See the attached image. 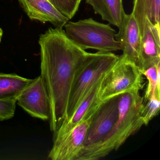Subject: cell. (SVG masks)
Instances as JSON below:
<instances>
[{"mask_svg":"<svg viewBox=\"0 0 160 160\" xmlns=\"http://www.w3.org/2000/svg\"><path fill=\"white\" fill-rule=\"evenodd\" d=\"M2 35H3V31H2V29L1 28H0V42H1Z\"/></svg>","mask_w":160,"mask_h":160,"instance_id":"20","label":"cell"},{"mask_svg":"<svg viewBox=\"0 0 160 160\" xmlns=\"http://www.w3.org/2000/svg\"><path fill=\"white\" fill-rule=\"evenodd\" d=\"M160 63H159L142 72L148 82L145 95L143 97L144 104L153 95L160 97Z\"/></svg>","mask_w":160,"mask_h":160,"instance_id":"16","label":"cell"},{"mask_svg":"<svg viewBox=\"0 0 160 160\" xmlns=\"http://www.w3.org/2000/svg\"><path fill=\"white\" fill-rule=\"evenodd\" d=\"M63 28L69 39L84 50L91 48L101 52L121 50L119 43L115 40L117 32L109 24L89 18L77 22L68 21Z\"/></svg>","mask_w":160,"mask_h":160,"instance_id":"4","label":"cell"},{"mask_svg":"<svg viewBox=\"0 0 160 160\" xmlns=\"http://www.w3.org/2000/svg\"><path fill=\"white\" fill-rule=\"evenodd\" d=\"M119 96L101 102L92 115L84 147L76 160H87L111 135L118 117Z\"/></svg>","mask_w":160,"mask_h":160,"instance_id":"6","label":"cell"},{"mask_svg":"<svg viewBox=\"0 0 160 160\" xmlns=\"http://www.w3.org/2000/svg\"><path fill=\"white\" fill-rule=\"evenodd\" d=\"M112 52L90 53L75 75L69 96L66 118L75 112L90 90L118 60Z\"/></svg>","mask_w":160,"mask_h":160,"instance_id":"3","label":"cell"},{"mask_svg":"<svg viewBox=\"0 0 160 160\" xmlns=\"http://www.w3.org/2000/svg\"><path fill=\"white\" fill-rule=\"evenodd\" d=\"M104 76L90 90L72 115L68 119L63 121L58 129L54 132V138L58 137L70 132L98 107L101 103L99 92Z\"/></svg>","mask_w":160,"mask_h":160,"instance_id":"12","label":"cell"},{"mask_svg":"<svg viewBox=\"0 0 160 160\" xmlns=\"http://www.w3.org/2000/svg\"><path fill=\"white\" fill-rule=\"evenodd\" d=\"M160 0H134L132 14L137 22L141 37L146 21L153 26L160 24Z\"/></svg>","mask_w":160,"mask_h":160,"instance_id":"13","label":"cell"},{"mask_svg":"<svg viewBox=\"0 0 160 160\" xmlns=\"http://www.w3.org/2000/svg\"><path fill=\"white\" fill-rule=\"evenodd\" d=\"M160 63V24L153 26L146 21L141 37L137 66L141 72Z\"/></svg>","mask_w":160,"mask_h":160,"instance_id":"10","label":"cell"},{"mask_svg":"<svg viewBox=\"0 0 160 160\" xmlns=\"http://www.w3.org/2000/svg\"><path fill=\"white\" fill-rule=\"evenodd\" d=\"M143 75L135 63L122 55L103 78L99 92V101L104 102L134 90L144 87Z\"/></svg>","mask_w":160,"mask_h":160,"instance_id":"5","label":"cell"},{"mask_svg":"<svg viewBox=\"0 0 160 160\" xmlns=\"http://www.w3.org/2000/svg\"><path fill=\"white\" fill-rule=\"evenodd\" d=\"M41 75L50 102V130L55 132L65 119L73 80L89 57L73 42L62 28L48 29L40 36Z\"/></svg>","mask_w":160,"mask_h":160,"instance_id":"1","label":"cell"},{"mask_svg":"<svg viewBox=\"0 0 160 160\" xmlns=\"http://www.w3.org/2000/svg\"><path fill=\"white\" fill-rule=\"evenodd\" d=\"M160 109V97L153 95L144 103L142 112V118L144 125H148L149 122L157 116Z\"/></svg>","mask_w":160,"mask_h":160,"instance_id":"18","label":"cell"},{"mask_svg":"<svg viewBox=\"0 0 160 160\" xmlns=\"http://www.w3.org/2000/svg\"><path fill=\"white\" fill-rule=\"evenodd\" d=\"M144 105L143 97L138 90L120 95L118 117L113 132L101 146L89 155L87 160H98L117 150L129 137L137 132L144 125L142 118Z\"/></svg>","mask_w":160,"mask_h":160,"instance_id":"2","label":"cell"},{"mask_svg":"<svg viewBox=\"0 0 160 160\" xmlns=\"http://www.w3.org/2000/svg\"><path fill=\"white\" fill-rule=\"evenodd\" d=\"M115 38L120 45L122 56L137 64L141 46V37L136 20L132 15L126 14Z\"/></svg>","mask_w":160,"mask_h":160,"instance_id":"9","label":"cell"},{"mask_svg":"<svg viewBox=\"0 0 160 160\" xmlns=\"http://www.w3.org/2000/svg\"><path fill=\"white\" fill-rule=\"evenodd\" d=\"M16 100H0V120L9 119L14 117L15 113Z\"/></svg>","mask_w":160,"mask_h":160,"instance_id":"19","label":"cell"},{"mask_svg":"<svg viewBox=\"0 0 160 160\" xmlns=\"http://www.w3.org/2000/svg\"><path fill=\"white\" fill-rule=\"evenodd\" d=\"M18 104L34 118L49 121L50 102L45 85L41 76L33 79L17 98Z\"/></svg>","mask_w":160,"mask_h":160,"instance_id":"8","label":"cell"},{"mask_svg":"<svg viewBox=\"0 0 160 160\" xmlns=\"http://www.w3.org/2000/svg\"><path fill=\"white\" fill-rule=\"evenodd\" d=\"M95 13L100 15L102 20L119 28L126 14L122 0H86Z\"/></svg>","mask_w":160,"mask_h":160,"instance_id":"14","label":"cell"},{"mask_svg":"<svg viewBox=\"0 0 160 160\" xmlns=\"http://www.w3.org/2000/svg\"><path fill=\"white\" fill-rule=\"evenodd\" d=\"M82 0H49L50 3L63 15L72 19L78 12Z\"/></svg>","mask_w":160,"mask_h":160,"instance_id":"17","label":"cell"},{"mask_svg":"<svg viewBox=\"0 0 160 160\" xmlns=\"http://www.w3.org/2000/svg\"><path fill=\"white\" fill-rule=\"evenodd\" d=\"M33 79H28L16 74L0 73V100H16L23 90Z\"/></svg>","mask_w":160,"mask_h":160,"instance_id":"15","label":"cell"},{"mask_svg":"<svg viewBox=\"0 0 160 160\" xmlns=\"http://www.w3.org/2000/svg\"><path fill=\"white\" fill-rule=\"evenodd\" d=\"M97 108L70 132L58 137L54 138L53 147L49 152L48 159L76 160L84 147L89 126Z\"/></svg>","mask_w":160,"mask_h":160,"instance_id":"7","label":"cell"},{"mask_svg":"<svg viewBox=\"0 0 160 160\" xmlns=\"http://www.w3.org/2000/svg\"><path fill=\"white\" fill-rule=\"evenodd\" d=\"M32 20L50 22L56 28H62L69 19L60 12L49 0H18Z\"/></svg>","mask_w":160,"mask_h":160,"instance_id":"11","label":"cell"}]
</instances>
